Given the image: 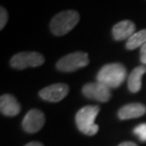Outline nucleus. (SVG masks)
<instances>
[{"label":"nucleus","mask_w":146,"mask_h":146,"mask_svg":"<svg viewBox=\"0 0 146 146\" xmlns=\"http://www.w3.org/2000/svg\"><path fill=\"white\" fill-rule=\"evenodd\" d=\"M127 76V70L120 62L108 63L101 68L97 74V81L104 84L108 88H118L124 82Z\"/></svg>","instance_id":"nucleus-1"},{"label":"nucleus","mask_w":146,"mask_h":146,"mask_svg":"<svg viewBox=\"0 0 146 146\" xmlns=\"http://www.w3.org/2000/svg\"><path fill=\"white\" fill-rule=\"evenodd\" d=\"M80 21V14L74 10H67L54 15L49 24V29L55 36H63L71 31Z\"/></svg>","instance_id":"nucleus-2"},{"label":"nucleus","mask_w":146,"mask_h":146,"mask_svg":"<svg viewBox=\"0 0 146 146\" xmlns=\"http://www.w3.org/2000/svg\"><path fill=\"white\" fill-rule=\"evenodd\" d=\"M100 112L99 106H85L77 112L75 121L78 129L83 134L93 136L97 134L99 125L95 123V120Z\"/></svg>","instance_id":"nucleus-3"},{"label":"nucleus","mask_w":146,"mask_h":146,"mask_svg":"<svg viewBox=\"0 0 146 146\" xmlns=\"http://www.w3.org/2000/svg\"><path fill=\"white\" fill-rule=\"evenodd\" d=\"M89 64L88 54L85 52L77 51L74 53H70L57 61L56 68L61 72L70 73L74 71L87 66Z\"/></svg>","instance_id":"nucleus-4"},{"label":"nucleus","mask_w":146,"mask_h":146,"mask_svg":"<svg viewBox=\"0 0 146 146\" xmlns=\"http://www.w3.org/2000/svg\"><path fill=\"white\" fill-rule=\"evenodd\" d=\"M45 62V58L38 52H21L11 58L10 65L17 70H24L29 67H38Z\"/></svg>","instance_id":"nucleus-5"},{"label":"nucleus","mask_w":146,"mask_h":146,"mask_svg":"<svg viewBox=\"0 0 146 146\" xmlns=\"http://www.w3.org/2000/svg\"><path fill=\"white\" fill-rule=\"evenodd\" d=\"M83 94L86 98L93 99L99 102H107L111 98L110 88L100 82H93L85 84L83 87Z\"/></svg>","instance_id":"nucleus-6"},{"label":"nucleus","mask_w":146,"mask_h":146,"mask_svg":"<svg viewBox=\"0 0 146 146\" xmlns=\"http://www.w3.org/2000/svg\"><path fill=\"white\" fill-rule=\"evenodd\" d=\"M69 88L67 84L57 83L52 84L39 92V95L42 99L48 102H60L67 95Z\"/></svg>","instance_id":"nucleus-7"},{"label":"nucleus","mask_w":146,"mask_h":146,"mask_svg":"<svg viewBox=\"0 0 146 146\" xmlns=\"http://www.w3.org/2000/svg\"><path fill=\"white\" fill-rule=\"evenodd\" d=\"M45 125V115L41 110L33 108L30 110L24 117L22 126L28 133H36Z\"/></svg>","instance_id":"nucleus-8"},{"label":"nucleus","mask_w":146,"mask_h":146,"mask_svg":"<svg viewBox=\"0 0 146 146\" xmlns=\"http://www.w3.org/2000/svg\"><path fill=\"white\" fill-rule=\"evenodd\" d=\"M135 30L136 26L132 21L123 20L114 25L112 29V36L115 41L128 40L135 33Z\"/></svg>","instance_id":"nucleus-9"},{"label":"nucleus","mask_w":146,"mask_h":146,"mask_svg":"<svg viewBox=\"0 0 146 146\" xmlns=\"http://www.w3.org/2000/svg\"><path fill=\"white\" fill-rule=\"evenodd\" d=\"M0 110L6 116L13 117L19 114L21 106L16 98L11 94H3L0 98Z\"/></svg>","instance_id":"nucleus-10"},{"label":"nucleus","mask_w":146,"mask_h":146,"mask_svg":"<svg viewBox=\"0 0 146 146\" xmlns=\"http://www.w3.org/2000/svg\"><path fill=\"white\" fill-rule=\"evenodd\" d=\"M146 113V107L141 103L127 104L120 108L118 112V116L120 120H130L139 118Z\"/></svg>","instance_id":"nucleus-11"},{"label":"nucleus","mask_w":146,"mask_h":146,"mask_svg":"<svg viewBox=\"0 0 146 146\" xmlns=\"http://www.w3.org/2000/svg\"><path fill=\"white\" fill-rule=\"evenodd\" d=\"M146 73V66L141 65V66L136 67L134 70L130 73L128 76V85L129 91L133 94H137L141 90V78L142 76Z\"/></svg>","instance_id":"nucleus-12"},{"label":"nucleus","mask_w":146,"mask_h":146,"mask_svg":"<svg viewBox=\"0 0 146 146\" xmlns=\"http://www.w3.org/2000/svg\"><path fill=\"white\" fill-rule=\"evenodd\" d=\"M145 43H146V29H142L138 32H135L127 40L125 47L128 50H134V49L141 47Z\"/></svg>","instance_id":"nucleus-13"},{"label":"nucleus","mask_w":146,"mask_h":146,"mask_svg":"<svg viewBox=\"0 0 146 146\" xmlns=\"http://www.w3.org/2000/svg\"><path fill=\"white\" fill-rule=\"evenodd\" d=\"M133 132L139 139V141L143 142L146 141V123H142L141 125H137Z\"/></svg>","instance_id":"nucleus-14"},{"label":"nucleus","mask_w":146,"mask_h":146,"mask_svg":"<svg viewBox=\"0 0 146 146\" xmlns=\"http://www.w3.org/2000/svg\"><path fill=\"white\" fill-rule=\"evenodd\" d=\"M9 20V14L7 10L4 7H0V29H3L7 25Z\"/></svg>","instance_id":"nucleus-15"},{"label":"nucleus","mask_w":146,"mask_h":146,"mask_svg":"<svg viewBox=\"0 0 146 146\" xmlns=\"http://www.w3.org/2000/svg\"><path fill=\"white\" fill-rule=\"evenodd\" d=\"M139 60L144 65H146V43L141 47V57Z\"/></svg>","instance_id":"nucleus-16"},{"label":"nucleus","mask_w":146,"mask_h":146,"mask_svg":"<svg viewBox=\"0 0 146 146\" xmlns=\"http://www.w3.org/2000/svg\"><path fill=\"white\" fill-rule=\"evenodd\" d=\"M25 146H44L43 145L41 142H38V141H32V142H30V143H28L26 144Z\"/></svg>","instance_id":"nucleus-17"},{"label":"nucleus","mask_w":146,"mask_h":146,"mask_svg":"<svg viewBox=\"0 0 146 146\" xmlns=\"http://www.w3.org/2000/svg\"><path fill=\"white\" fill-rule=\"evenodd\" d=\"M119 146H138L136 143L134 142H131V141H125V142H122V143H120Z\"/></svg>","instance_id":"nucleus-18"}]
</instances>
